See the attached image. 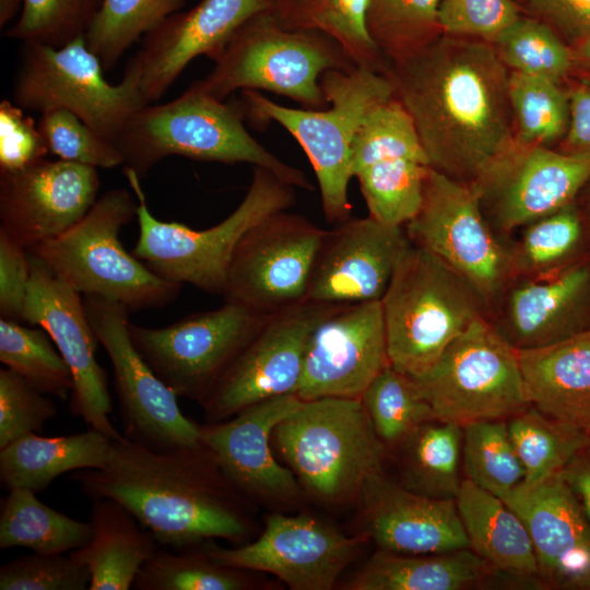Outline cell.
Wrapping results in <instances>:
<instances>
[{
    "label": "cell",
    "mask_w": 590,
    "mask_h": 590,
    "mask_svg": "<svg viewBox=\"0 0 590 590\" xmlns=\"http://www.w3.org/2000/svg\"><path fill=\"white\" fill-rule=\"evenodd\" d=\"M462 430L465 479L498 497L524 480L506 420L473 422Z\"/></svg>",
    "instance_id": "44"
},
{
    "label": "cell",
    "mask_w": 590,
    "mask_h": 590,
    "mask_svg": "<svg viewBox=\"0 0 590 590\" xmlns=\"http://www.w3.org/2000/svg\"><path fill=\"white\" fill-rule=\"evenodd\" d=\"M588 589L590 590V586H589V588H588Z\"/></svg>",
    "instance_id": "60"
},
{
    "label": "cell",
    "mask_w": 590,
    "mask_h": 590,
    "mask_svg": "<svg viewBox=\"0 0 590 590\" xmlns=\"http://www.w3.org/2000/svg\"><path fill=\"white\" fill-rule=\"evenodd\" d=\"M580 211L586 220L590 221V176L576 199Z\"/></svg>",
    "instance_id": "59"
},
{
    "label": "cell",
    "mask_w": 590,
    "mask_h": 590,
    "mask_svg": "<svg viewBox=\"0 0 590 590\" xmlns=\"http://www.w3.org/2000/svg\"><path fill=\"white\" fill-rule=\"evenodd\" d=\"M99 186L96 167L62 160L0 173V228L30 249L80 221Z\"/></svg>",
    "instance_id": "23"
},
{
    "label": "cell",
    "mask_w": 590,
    "mask_h": 590,
    "mask_svg": "<svg viewBox=\"0 0 590 590\" xmlns=\"http://www.w3.org/2000/svg\"><path fill=\"white\" fill-rule=\"evenodd\" d=\"M37 125L49 153L58 160L96 168H113L123 164L115 142L67 109L56 108L43 113Z\"/></svg>",
    "instance_id": "48"
},
{
    "label": "cell",
    "mask_w": 590,
    "mask_h": 590,
    "mask_svg": "<svg viewBox=\"0 0 590 590\" xmlns=\"http://www.w3.org/2000/svg\"><path fill=\"white\" fill-rule=\"evenodd\" d=\"M31 280L27 248L0 228V317L25 321V304Z\"/></svg>",
    "instance_id": "53"
},
{
    "label": "cell",
    "mask_w": 590,
    "mask_h": 590,
    "mask_svg": "<svg viewBox=\"0 0 590 590\" xmlns=\"http://www.w3.org/2000/svg\"><path fill=\"white\" fill-rule=\"evenodd\" d=\"M436 420L460 426L508 420L530 406L519 351L487 316L471 323L423 374L411 377Z\"/></svg>",
    "instance_id": "10"
},
{
    "label": "cell",
    "mask_w": 590,
    "mask_h": 590,
    "mask_svg": "<svg viewBox=\"0 0 590 590\" xmlns=\"http://www.w3.org/2000/svg\"><path fill=\"white\" fill-rule=\"evenodd\" d=\"M272 440L296 479L327 503L361 497L382 474L387 448L361 399H302Z\"/></svg>",
    "instance_id": "7"
},
{
    "label": "cell",
    "mask_w": 590,
    "mask_h": 590,
    "mask_svg": "<svg viewBox=\"0 0 590 590\" xmlns=\"http://www.w3.org/2000/svg\"><path fill=\"white\" fill-rule=\"evenodd\" d=\"M367 5L368 0H271L269 12L285 28L329 36L356 67L387 74L390 64L367 30Z\"/></svg>",
    "instance_id": "34"
},
{
    "label": "cell",
    "mask_w": 590,
    "mask_h": 590,
    "mask_svg": "<svg viewBox=\"0 0 590 590\" xmlns=\"http://www.w3.org/2000/svg\"><path fill=\"white\" fill-rule=\"evenodd\" d=\"M589 176V158L516 142L473 187L492 226L508 238L575 202Z\"/></svg>",
    "instance_id": "20"
},
{
    "label": "cell",
    "mask_w": 590,
    "mask_h": 590,
    "mask_svg": "<svg viewBox=\"0 0 590 590\" xmlns=\"http://www.w3.org/2000/svg\"><path fill=\"white\" fill-rule=\"evenodd\" d=\"M499 574L471 548L434 554H399L380 550L344 588L463 590L488 583Z\"/></svg>",
    "instance_id": "31"
},
{
    "label": "cell",
    "mask_w": 590,
    "mask_h": 590,
    "mask_svg": "<svg viewBox=\"0 0 590 590\" xmlns=\"http://www.w3.org/2000/svg\"><path fill=\"white\" fill-rule=\"evenodd\" d=\"M320 85L328 102L323 108L286 107L252 90L240 91V102L246 118L275 121L298 142L315 172L324 217L338 224L351 214L356 134L370 110L394 96V87L387 74L361 67L329 70Z\"/></svg>",
    "instance_id": "4"
},
{
    "label": "cell",
    "mask_w": 590,
    "mask_h": 590,
    "mask_svg": "<svg viewBox=\"0 0 590 590\" xmlns=\"http://www.w3.org/2000/svg\"><path fill=\"white\" fill-rule=\"evenodd\" d=\"M56 413L50 396L11 369H0V449L24 435L42 432Z\"/></svg>",
    "instance_id": "50"
},
{
    "label": "cell",
    "mask_w": 590,
    "mask_h": 590,
    "mask_svg": "<svg viewBox=\"0 0 590 590\" xmlns=\"http://www.w3.org/2000/svg\"><path fill=\"white\" fill-rule=\"evenodd\" d=\"M531 9L570 43L590 35V0H529Z\"/></svg>",
    "instance_id": "54"
},
{
    "label": "cell",
    "mask_w": 590,
    "mask_h": 590,
    "mask_svg": "<svg viewBox=\"0 0 590 590\" xmlns=\"http://www.w3.org/2000/svg\"><path fill=\"white\" fill-rule=\"evenodd\" d=\"M252 583L246 570L214 562L202 543L157 548L142 565L132 588L138 590H244Z\"/></svg>",
    "instance_id": "39"
},
{
    "label": "cell",
    "mask_w": 590,
    "mask_h": 590,
    "mask_svg": "<svg viewBox=\"0 0 590 590\" xmlns=\"http://www.w3.org/2000/svg\"><path fill=\"white\" fill-rule=\"evenodd\" d=\"M488 319L515 349L551 345L590 329V261L512 279Z\"/></svg>",
    "instance_id": "26"
},
{
    "label": "cell",
    "mask_w": 590,
    "mask_h": 590,
    "mask_svg": "<svg viewBox=\"0 0 590 590\" xmlns=\"http://www.w3.org/2000/svg\"><path fill=\"white\" fill-rule=\"evenodd\" d=\"M368 540L364 532L347 536L308 515L274 514L251 543L228 548L209 540L202 546L220 565L270 573L294 590H329Z\"/></svg>",
    "instance_id": "18"
},
{
    "label": "cell",
    "mask_w": 590,
    "mask_h": 590,
    "mask_svg": "<svg viewBox=\"0 0 590 590\" xmlns=\"http://www.w3.org/2000/svg\"><path fill=\"white\" fill-rule=\"evenodd\" d=\"M519 358L530 404L590 435V329Z\"/></svg>",
    "instance_id": "29"
},
{
    "label": "cell",
    "mask_w": 590,
    "mask_h": 590,
    "mask_svg": "<svg viewBox=\"0 0 590 590\" xmlns=\"http://www.w3.org/2000/svg\"><path fill=\"white\" fill-rule=\"evenodd\" d=\"M499 497L524 523L545 588L588 589L590 522L559 473Z\"/></svg>",
    "instance_id": "25"
},
{
    "label": "cell",
    "mask_w": 590,
    "mask_h": 590,
    "mask_svg": "<svg viewBox=\"0 0 590 590\" xmlns=\"http://www.w3.org/2000/svg\"><path fill=\"white\" fill-rule=\"evenodd\" d=\"M239 101L224 102L190 85L177 98L146 104L118 133L125 167L141 178L167 156L224 164L248 163L269 169L295 188L314 190L303 170L263 148L245 127Z\"/></svg>",
    "instance_id": "3"
},
{
    "label": "cell",
    "mask_w": 590,
    "mask_h": 590,
    "mask_svg": "<svg viewBox=\"0 0 590 590\" xmlns=\"http://www.w3.org/2000/svg\"><path fill=\"white\" fill-rule=\"evenodd\" d=\"M509 71L560 83L575 64L574 50L545 22L520 16L493 44Z\"/></svg>",
    "instance_id": "46"
},
{
    "label": "cell",
    "mask_w": 590,
    "mask_h": 590,
    "mask_svg": "<svg viewBox=\"0 0 590 590\" xmlns=\"http://www.w3.org/2000/svg\"><path fill=\"white\" fill-rule=\"evenodd\" d=\"M113 439L90 428L66 436L30 433L0 449V480L11 488L45 491L61 474L106 465Z\"/></svg>",
    "instance_id": "33"
},
{
    "label": "cell",
    "mask_w": 590,
    "mask_h": 590,
    "mask_svg": "<svg viewBox=\"0 0 590 590\" xmlns=\"http://www.w3.org/2000/svg\"><path fill=\"white\" fill-rule=\"evenodd\" d=\"M137 211L129 190H108L69 229L27 250L83 296L114 300L129 311L163 307L182 285L160 276L121 245L119 234Z\"/></svg>",
    "instance_id": "5"
},
{
    "label": "cell",
    "mask_w": 590,
    "mask_h": 590,
    "mask_svg": "<svg viewBox=\"0 0 590 590\" xmlns=\"http://www.w3.org/2000/svg\"><path fill=\"white\" fill-rule=\"evenodd\" d=\"M30 253V252H28ZM31 280L25 304V321L43 328L68 364L73 379L71 413L116 440L121 435L113 425L106 370L95 357L96 337L90 324L83 297L59 280L30 253Z\"/></svg>",
    "instance_id": "19"
},
{
    "label": "cell",
    "mask_w": 590,
    "mask_h": 590,
    "mask_svg": "<svg viewBox=\"0 0 590 590\" xmlns=\"http://www.w3.org/2000/svg\"><path fill=\"white\" fill-rule=\"evenodd\" d=\"M0 362L43 393L62 400L71 393V370L43 328L0 318Z\"/></svg>",
    "instance_id": "42"
},
{
    "label": "cell",
    "mask_w": 590,
    "mask_h": 590,
    "mask_svg": "<svg viewBox=\"0 0 590 590\" xmlns=\"http://www.w3.org/2000/svg\"><path fill=\"white\" fill-rule=\"evenodd\" d=\"M455 500L474 553L502 574L544 586L529 532L500 497L464 477Z\"/></svg>",
    "instance_id": "30"
},
{
    "label": "cell",
    "mask_w": 590,
    "mask_h": 590,
    "mask_svg": "<svg viewBox=\"0 0 590 590\" xmlns=\"http://www.w3.org/2000/svg\"><path fill=\"white\" fill-rule=\"evenodd\" d=\"M524 471L526 483H538L562 471L590 441V435L557 421L533 405L506 420Z\"/></svg>",
    "instance_id": "38"
},
{
    "label": "cell",
    "mask_w": 590,
    "mask_h": 590,
    "mask_svg": "<svg viewBox=\"0 0 590 590\" xmlns=\"http://www.w3.org/2000/svg\"><path fill=\"white\" fill-rule=\"evenodd\" d=\"M410 245L403 226L369 215L338 223L322 240L308 299L334 305L380 300Z\"/></svg>",
    "instance_id": "24"
},
{
    "label": "cell",
    "mask_w": 590,
    "mask_h": 590,
    "mask_svg": "<svg viewBox=\"0 0 590 590\" xmlns=\"http://www.w3.org/2000/svg\"><path fill=\"white\" fill-rule=\"evenodd\" d=\"M302 402L284 394L251 404L229 418L200 425V440L244 494L287 499L298 492L290 468L275 460L270 439L275 426Z\"/></svg>",
    "instance_id": "27"
},
{
    "label": "cell",
    "mask_w": 590,
    "mask_h": 590,
    "mask_svg": "<svg viewBox=\"0 0 590 590\" xmlns=\"http://www.w3.org/2000/svg\"><path fill=\"white\" fill-rule=\"evenodd\" d=\"M338 305L307 299L268 315L203 402L209 422L263 400L296 394L315 327Z\"/></svg>",
    "instance_id": "16"
},
{
    "label": "cell",
    "mask_w": 590,
    "mask_h": 590,
    "mask_svg": "<svg viewBox=\"0 0 590 590\" xmlns=\"http://www.w3.org/2000/svg\"><path fill=\"white\" fill-rule=\"evenodd\" d=\"M430 165L412 117L394 97L363 121L352 149V175L368 215L404 226L417 213Z\"/></svg>",
    "instance_id": "17"
},
{
    "label": "cell",
    "mask_w": 590,
    "mask_h": 590,
    "mask_svg": "<svg viewBox=\"0 0 590 590\" xmlns=\"http://www.w3.org/2000/svg\"><path fill=\"white\" fill-rule=\"evenodd\" d=\"M374 428L388 449H398L420 426L436 420L415 381L388 365L361 398Z\"/></svg>",
    "instance_id": "40"
},
{
    "label": "cell",
    "mask_w": 590,
    "mask_h": 590,
    "mask_svg": "<svg viewBox=\"0 0 590 590\" xmlns=\"http://www.w3.org/2000/svg\"><path fill=\"white\" fill-rule=\"evenodd\" d=\"M462 426L432 420L420 426L398 449L401 485L435 499H456L464 477Z\"/></svg>",
    "instance_id": "35"
},
{
    "label": "cell",
    "mask_w": 590,
    "mask_h": 590,
    "mask_svg": "<svg viewBox=\"0 0 590 590\" xmlns=\"http://www.w3.org/2000/svg\"><path fill=\"white\" fill-rule=\"evenodd\" d=\"M92 535L82 522L42 503L36 493L11 488L0 511V548L25 547L35 553H68L85 545Z\"/></svg>",
    "instance_id": "36"
},
{
    "label": "cell",
    "mask_w": 590,
    "mask_h": 590,
    "mask_svg": "<svg viewBox=\"0 0 590 590\" xmlns=\"http://www.w3.org/2000/svg\"><path fill=\"white\" fill-rule=\"evenodd\" d=\"M70 480L93 500L121 504L167 548L241 543L250 533L241 492L202 442L156 450L122 436L113 439L105 467L71 472Z\"/></svg>",
    "instance_id": "2"
},
{
    "label": "cell",
    "mask_w": 590,
    "mask_h": 590,
    "mask_svg": "<svg viewBox=\"0 0 590 590\" xmlns=\"http://www.w3.org/2000/svg\"><path fill=\"white\" fill-rule=\"evenodd\" d=\"M508 97L516 142L551 148L564 139L569 121V94L560 83L509 71Z\"/></svg>",
    "instance_id": "41"
},
{
    "label": "cell",
    "mask_w": 590,
    "mask_h": 590,
    "mask_svg": "<svg viewBox=\"0 0 590 590\" xmlns=\"http://www.w3.org/2000/svg\"><path fill=\"white\" fill-rule=\"evenodd\" d=\"M390 365L416 377L471 323L487 316L476 291L433 253L404 252L380 299Z\"/></svg>",
    "instance_id": "8"
},
{
    "label": "cell",
    "mask_w": 590,
    "mask_h": 590,
    "mask_svg": "<svg viewBox=\"0 0 590 590\" xmlns=\"http://www.w3.org/2000/svg\"><path fill=\"white\" fill-rule=\"evenodd\" d=\"M387 75L437 172L473 186L515 146L509 70L493 44L441 33Z\"/></svg>",
    "instance_id": "1"
},
{
    "label": "cell",
    "mask_w": 590,
    "mask_h": 590,
    "mask_svg": "<svg viewBox=\"0 0 590 590\" xmlns=\"http://www.w3.org/2000/svg\"><path fill=\"white\" fill-rule=\"evenodd\" d=\"M270 8L271 0H201L187 12H175L143 36L122 80L145 104L155 103L194 58L214 61L246 21Z\"/></svg>",
    "instance_id": "22"
},
{
    "label": "cell",
    "mask_w": 590,
    "mask_h": 590,
    "mask_svg": "<svg viewBox=\"0 0 590 590\" xmlns=\"http://www.w3.org/2000/svg\"><path fill=\"white\" fill-rule=\"evenodd\" d=\"M91 575L72 553H35L0 568L1 590H85Z\"/></svg>",
    "instance_id": "49"
},
{
    "label": "cell",
    "mask_w": 590,
    "mask_h": 590,
    "mask_svg": "<svg viewBox=\"0 0 590 590\" xmlns=\"http://www.w3.org/2000/svg\"><path fill=\"white\" fill-rule=\"evenodd\" d=\"M46 141L24 109L2 99L0 103V173L23 169L46 157Z\"/></svg>",
    "instance_id": "52"
},
{
    "label": "cell",
    "mask_w": 590,
    "mask_h": 590,
    "mask_svg": "<svg viewBox=\"0 0 590 590\" xmlns=\"http://www.w3.org/2000/svg\"><path fill=\"white\" fill-rule=\"evenodd\" d=\"M441 0H368L366 25L375 46L396 62L441 34L437 14Z\"/></svg>",
    "instance_id": "45"
},
{
    "label": "cell",
    "mask_w": 590,
    "mask_h": 590,
    "mask_svg": "<svg viewBox=\"0 0 590 590\" xmlns=\"http://www.w3.org/2000/svg\"><path fill=\"white\" fill-rule=\"evenodd\" d=\"M185 0H103L86 35L105 71L142 36L177 12Z\"/></svg>",
    "instance_id": "43"
},
{
    "label": "cell",
    "mask_w": 590,
    "mask_h": 590,
    "mask_svg": "<svg viewBox=\"0 0 590 590\" xmlns=\"http://www.w3.org/2000/svg\"><path fill=\"white\" fill-rule=\"evenodd\" d=\"M388 365L380 300L338 305L309 337L296 394L361 399Z\"/></svg>",
    "instance_id": "21"
},
{
    "label": "cell",
    "mask_w": 590,
    "mask_h": 590,
    "mask_svg": "<svg viewBox=\"0 0 590 590\" xmlns=\"http://www.w3.org/2000/svg\"><path fill=\"white\" fill-rule=\"evenodd\" d=\"M403 227L412 245L436 256L476 291L488 316L512 279L509 240L487 220L474 187L430 167L422 204Z\"/></svg>",
    "instance_id": "11"
},
{
    "label": "cell",
    "mask_w": 590,
    "mask_h": 590,
    "mask_svg": "<svg viewBox=\"0 0 590 590\" xmlns=\"http://www.w3.org/2000/svg\"><path fill=\"white\" fill-rule=\"evenodd\" d=\"M569 121L563 139V152L590 160V76L568 91Z\"/></svg>",
    "instance_id": "55"
},
{
    "label": "cell",
    "mask_w": 590,
    "mask_h": 590,
    "mask_svg": "<svg viewBox=\"0 0 590 590\" xmlns=\"http://www.w3.org/2000/svg\"><path fill=\"white\" fill-rule=\"evenodd\" d=\"M354 67L329 36L285 28L266 11L246 21L208 75L191 85L221 101L236 91L262 90L286 96L304 108H323L328 102L320 85L322 74Z\"/></svg>",
    "instance_id": "9"
},
{
    "label": "cell",
    "mask_w": 590,
    "mask_h": 590,
    "mask_svg": "<svg viewBox=\"0 0 590 590\" xmlns=\"http://www.w3.org/2000/svg\"><path fill=\"white\" fill-rule=\"evenodd\" d=\"M104 71L85 36L60 48L23 43L13 103L40 114L67 109L115 142L130 116L146 104L132 84L125 80L110 84Z\"/></svg>",
    "instance_id": "12"
},
{
    "label": "cell",
    "mask_w": 590,
    "mask_h": 590,
    "mask_svg": "<svg viewBox=\"0 0 590 590\" xmlns=\"http://www.w3.org/2000/svg\"><path fill=\"white\" fill-rule=\"evenodd\" d=\"M92 535L71 551L88 569L90 590H129L142 565L160 547L154 536L121 504L93 500Z\"/></svg>",
    "instance_id": "32"
},
{
    "label": "cell",
    "mask_w": 590,
    "mask_h": 590,
    "mask_svg": "<svg viewBox=\"0 0 590 590\" xmlns=\"http://www.w3.org/2000/svg\"><path fill=\"white\" fill-rule=\"evenodd\" d=\"M123 174L138 201L139 236L132 253L160 276L213 295L223 294L232 257L244 235L295 203V187L255 166L238 206L216 225L193 229L156 219L148 206L141 177L128 167H123Z\"/></svg>",
    "instance_id": "6"
},
{
    "label": "cell",
    "mask_w": 590,
    "mask_h": 590,
    "mask_svg": "<svg viewBox=\"0 0 590 590\" xmlns=\"http://www.w3.org/2000/svg\"><path fill=\"white\" fill-rule=\"evenodd\" d=\"M268 315L224 302L168 326L129 322L131 341L155 375L178 397L201 405Z\"/></svg>",
    "instance_id": "13"
},
{
    "label": "cell",
    "mask_w": 590,
    "mask_h": 590,
    "mask_svg": "<svg viewBox=\"0 0 590 590\" xmlns=\"http://www.w3.org/2000/svg\"><path fill=\"white\" fill-rule=\"evenodd\" d=\"M83 303L96 340L111 363L123 436L156 450L200 445V425L181 412L178 396L134 347L129 310L95 296H83Z\"/></svg>",
    "instance_id": "15"
},
{
    "label": "cell",
    "mask_w": 590,
    "mask_h": 590,
    "mask_svg": "<svg viewBox=\"0 0 590 590\" xmlns=\"http://www.w3.org/2000/svg\"><path fill=\"white\" fill-rule=\"evenodd\" d=\"M103 0H23L16 23L5 35L23 43L60 48L85 36Z\"/></svg>",
    "instance_id": "47"
},
{
    "label": "cell",
    "mask_w": 590,
    "mask_h": 590,
    "mask_svg": "<svg viewBox=\"0 0 590 590\" xmlns=\"http://www.w3.org/2000/svg\"><path fill=\"white\" fill-rule=\"evenodd\" d=\"M326 233L299 214L280 211L266 217L234 251L224 302L271 315L307 300Z\"/></svg>",
    "instance_id": "14"
},
{
    "label": "cell",
    "mask_w": 590,
    "mask_h": 590,
    "mask_svg": "<svg viewBox=\"0 0 590 590\" xmlns=\"http://www.w3.org/2000/svg\"><path fill=\"white\" fill-rule=\"evenodd\" d=\"M520 16L514 0H441L437 23L442 34L494 44Z\"/></svg>",
    "instance_id": "51"
},
{
    "label": "cell",
    "mask_w": 590,
    "mask_h": 590,
    "mask_svg": "<svg viewBox=\"0 0 590 590\" xmlns=\"http://www.w3.org/2000/svg\"><path fill=\"white\" fill-rule=\"evenodd\" d=\"M575 63L590 70V35L578 43L574 49Z\"/></svg>",
    "instance_id": "57"
},
{
    "label": "cell",
    "mask_w": 590,
    "mask_h": 590,
    "mask_svg": "<svg viewBox=\"0 0 590 590\" xmlns=\"http://www.w3.org/2000/svg\"><path fill=\"white\" fill-rule=\"evenodd\" d=\"M366 533L382 551L434 554L470 548L455 499L429 498L384 474L362 492Z\"/></svg>",
    "instance_id": "28"
},
{
    "label": "cell",
    "mask_w": 590,
    "mask_h": 590,
    "mask_svg": "<svg viewBox=\"0 0 590 590\" xmlns=\"http://www.w3.org/2000/svg\"><path fill=\"white\" fill-rule=\"evenodd\" d=\"M585 220L575 201L521 227L509 241L511 278L543 276L579 261Z\"/></svg>",
    "instance_id": "37"
},
{
    "label": "cell",
    "mask_w": 590,
    "mask_h": 590,
    "mask_svg": "<svg viewBox=\"0 0 590 590\" xmlns=\"http://www.w3.org/2000/svg\"><path fill=\"white\" fill-rule=\"evenodd\" d=\"M23 5V0H0V25L7 24Z\"/></svg>",
    "instance_id": "58"
},
{
    "label": "cell",
    "mask_w": 590,
    "mask_h": 590,
    "mask_svg": "<svg viewBox=\"0 0 590 590\" xmlns=\"http://www.w3.org/2000/svg\"><path fill=\"white\" fill-rule=\"evenodd\" d=\"M559 475L576 496L590 522V441L571 457Z\"/></svg>",
    "instance_id": "56"
}]
</instances>
